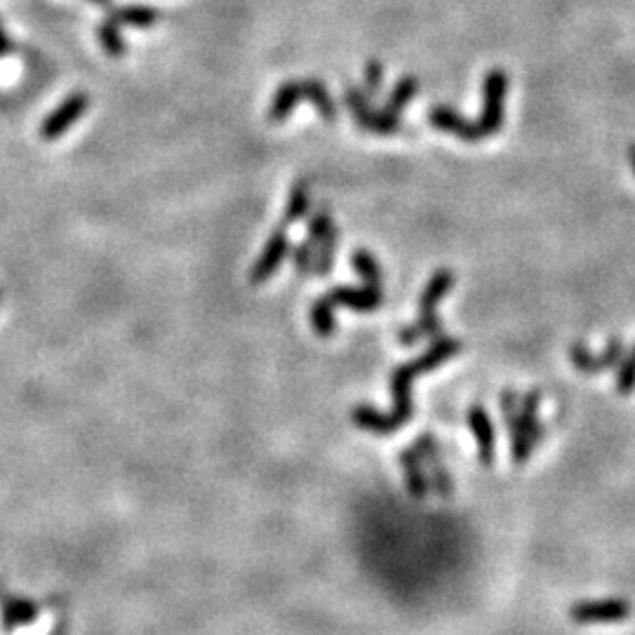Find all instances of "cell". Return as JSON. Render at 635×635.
<instances>
[{"label":"cell","instance_id":"obj_20","mask_svg":"<svg viewBox=\"0 0 635 635\" xmlns=\"http://www.w3.org/2000/svg\"><path fill=\"white\" fill-rule=\"evenodd\" d=\"M539 403H541V393L539 391H530L525 396H520V419H523L527 433H530L534 443H541L544 438V426L539 424L537 412H539Z\"/></svg>","mask_w":635,"mask_h":635},{"label":"cell","instance_id":"obj_26","mask_svg":"<svg viewBox=\"0 0 635 635\" xmlns=\"http://www.w3.org/2000/svg\"><path fill=\"white\" fill-rule=\"evenodd\" d=\"M381 85H384V64L379 59H370L365 66V95L367 99L379 97Z\"/></svg>","mask_w":635,"mask_h":635},{"label":"cell","instance_id":"obj_6","mask_svg":"<svg viewBox=\"0 0 635 635\" xmlns=\"http://www.w3.org/2000/svg\"><path fill=\"white\" fill-rule=\"evenodd\" d=\"M631 617V603L624 598H603V600H579L570 607V619L579 626H600V624H621Z\"/></svg>","mask_w":635,"mask_h":635},{"label":"cell","instance_id":"obj_2","mask_svg":"<svg viewBox=\"0 0 635 635\" xmlns=\"http://www.w3.org/2000/svg\"><path fill=\"white\" fill-rule=\"evenodd\" d=\"M299 102H311L320 113L325 123L337 120V102H334L330 90L323 80L318 78H304V80H287L280 85L269 106V120L271 123H285L294 106Z\"/></svg>","mask_w":635,"mask_h":635},{"label":"cell","instance_id":"obj_19","mask_svg":"<svg viewBox=\"0 0 635 635\" xmlns=\"http://www.w3.org/2000/svg\"><path fill=\"white\" fill-rule=\"evenodd\" d=\"M337 247H339V231L337 226L327 229V233L320 238V243L316 245V264H313V276H330L334 257H337Z\"/></svg>","mask_w":635,"mask_h":635},{"label":"cell","instance_id":"obj_4","mask_svg":"<svg viewBox=\"0 0 635 635\" xmlns=\"http://www.w3.org/2000/svg\"><path fill=\"white\" fill-rule=\"evenodd\" d=\"M508 92V76L501 69H490L483 78V111L476 120L483 139L497 135L504 125V102Z\"/></svg>","mask_w":635,"mask_h":635},{"label":"cell","instance_id":"obj_15","mask_svg":"<svg viewBox=\"0 0 635 635\" xmlns=\"http://www.w3.org/2000/svg\"><path fill=\"white\" fill-rule=\"evenodd\" d=\"M398 461H400V466H403L405 485H407V492H410V497H414V499L429 497V490H431L429 476H426L424 461H421L419 454L414 452V447H407V450L400 452Z\"/></svg>","mask_w":635,"mask_h":635},{"label":"cell","instance_id":"obj_28","mask_svg":"<svg viewBox=\"0 0 635 635\" xmlns=\"http://www.w3.org/2000/svg\"><path fill=\"white\" fill-rule=\"evenodd\" d=\"M628 160H631L633 175H635V144H631V146H628Z\"/></svg>","mask_w":635,"mask_h":635},{"label":"cell","instance_id":"obj_5","mask_svg":"<svg viewBox=\"0 0 635 635\" xmlns=\"http://www.w3.org/2000/svg\"><path fill=\"white\" fill-rule=\"evenodd\" d=\"M344 104L351 111L353 123L363 127L365 132H372V135H393V132H398L403 127V120L400 118H393L381 109H374L372 99H367L365 92L358 88L344 90Z\"/></svg>","mask_w":635,"mask_h":635},{"label":"cell","instance_id":"obj_27","mask_svg":"<svg viewBox=\"0 0 635 635\" xmlns=\"http://www.w3.org/2000/svg\"><path fill=\"white\" fill-rule=\"evenodd\" d=\"M12 50H15V43H12L8 33L0 29V57H8Z\"/></svg>","mask_w":635,"mask_h":635},{"label":"cell","instance_id":"obj_8","mask_svg":"<svg viewBox=\"0 0 635 635\" xmlns=\"http://www.w3.org/2000/svg\"><path fill=\"white\" fill-rule=\"evenodd\" d=\"M412 447L421 457V461H424L426 469L431 471L429 483L433 490H436L443 499L452 497L454 483H452V476L445 469L443 450H440V443L436 440V436H431V433H421V436L412 443Z\"/></svg>","mask_w":635,"mask_h":635},{"label":"cell","instance_id":"obj_29","mask_svg":"<svg viewBox=\"0 0 635 635\" xmlns=\"http://www.w3.org/2000/svg\"><path fill=\"white\" fill-rule=\"evenodd\" d=\"M90 3H95V5H104V8H111V0H90Z\"/></svg>","mask_w":635,"mask_h":635},{"label":"cell","instance_id":"obj_13","mask_svg":"<svg viewBox=\"0 0 635 635\" xmlns=\"http://www.w3.org/2000/svg\"><path fill=\"white\" fill-rule=\"evenodd\" d=\"M325 299L332 306H342V309H351L356 313H372L377 311L381 302H384V290L379 287H353V285H342V287H332L330 292L325 294Z\"/></svg>","mask_w":635,"mask_h":635},{"label":"cell","instance_id":"obj_12","mask_svg":"<svg viewBox=\"0 0 635 635\" xmlns=\"http://www.w3.org/2000/svg\"><path fill=\"white\" fill-rule=\"evenodd\" d=\"M426 120H429V125L436 127V130L447 132V135L457 137L461 139V142H471V144L483 142V135H480L476 120L464 118L461 113H457L445 104L431 106L429 113H426Z\"/></svg>","mask_w":635,"mask_h":635},{"label":"cell","instance_id":"obj_18","mask_svg":"<svg viewBox=\"0 0 635 635\" xmlns=\"http://www.w3.org/2000/svg\"><path fill=\"white\" fill-rule=\"evenodd\" d=\"M311 212V191H309V184L306 182H297L292 186V193L290 198H287V207L283 212V226L287 229V226L302 222V219H306V215Z\"/></svg>","mask_w":635,"mask_h":635},{"label":"cell","instance_id":"obj_25","mask_svg":"<svg viewBox=\"0 0 635 635\" xmlns=\"http://www.w3.org/2000/svg\"><path fill=\"white\" fill-rule=\"evenodd\" d=\"M292 262H294V271L299 273L302 278L313 276V264H316V247H313L309 240L299 243L292 250Z\"/></svg>","mask_w":635,"mask_h":635},{"label":"cell","instance_id":"obj_11","mask_svg":"<svg viewBox=\"0 0 635 635\" xmlns=\"http://www.w3.org/2000/svg\"><path fill=\"white\" fill-rule=\"evenodd\" d=\"M290 252H292V245H290V238H287L285 226H278V229L271 233V238L266 240L262 254H259V259L252 266L250 283L262 285L269 278H273V273L280 269V264L285 262V257Z\"/></svg>","mask_w":635,"mask_h":635},{"label":"cell","instance_id":"obj_23","mask_svg":"<svg viewBox=\"0 0 635 635\" xmlns=\"http://www.w3.org/2000/svg\"><path fill=\"white\" fill-rule=\"evenodd\" d=\"M97 36H99V43H102L106 55H111V57L125 55V50H127L125 38H123V33H120V26L113 24L111 19H104V22L99 24Z\"/></svg>","mask_w":635,"mask_h":635},{"label":"cell","instance_id":"obj_10","mask_svg":"<svg viewBox=\"0 0 635 635\" xmlns=\"http://www.w3.org/2000/svg\"><path fill=\"white\" fill-rule=\"evenodd\" d=\"M88 106L90 97L85 95V92H73V95L64 99V104H59L57 109L43 120V125H40V137H43L45 142H55V139L62 137L64 132L88 111Z\"/></svg>","mask_w":635,"mask_h":635},{"label":"cell","instance_id":"obj_9","mask_svg":"<svg viewBox=\"0 0 635 635\" xmlns=\"http://www.w3.org/2000/svg\"><path fill=\"white\" fill-rule=\"evenodd\" d=\"M624 356H626L624 339H610V344H607V349L600 353V356H596V353L588 349L584 342H574L570 349L572 365L584 374H600V372L612 370V367H617L621 363V358Z\"/></svg>","mask_w":635,"mask_h":635},{"label":"cell","instance_id":"obj_16","mask_svg":"<svg viewBox=\"0 0 635 635\" xmlns=\"http://www.w3.org/2000/svg\"><path fill=\"white\" fill-rule=\"evenodd\" d=\"M118 26H135V29H151L160 19V12L149 5H123V8H109V17Z\"/></svg>","mask_w":635,"mask_h":635},{"label":"cell","instance_id":"obj_7","mask_svg":"<svg viewBox=\"0 0 635 635\" xmlns=\"http://www.w3.org/2000/svg\"><path fill=\"white\" fill-rule=\"evenodd\" d=\"M501 414H504L506 429L511 431V459L516 466L530 461L532 450L537 447L530 433H527L523 419H520V396L516 391H504L499 400Z\"/></svg>","mask_w":635,"mask_h":635},{"label":"cell","instance_id":"obj_1","mask_svg":"<svg viewBox=\"0 0 635 635\" xmlns=\"http://www.w3.org/2000/svg\"><path fill=\"white\" fill-rule=\"evenodd\" d=\"M461 353V342L457 337H440L433 339V344L421 353L419 358L410 360V363L400 365L398 370H393L391 374V396H393V410L389 414L377 412L370 405H358L356 410L351 412L353 424L358 429H365L370 433H379V436H389V433H396L403 429L407 421L412 419L414 414V403H412V381L421 377V374L433 372L436 367H440L447 360L459 356Z\"/></svg>","mask_w":635,"mask_h":635},{"label":"cell","instance_id":"obj_22","mask_svg":"<svg viewBox=\"0 0 635 635\" xmlns=\"http://www.w3.org/2000/svg\"><path fill=\"white\" fill-rule=\"evenodd\" d=\"M309 318H311L313 332H316L318 337H332L334 330H337V320H334V306L327 302L325 297H320V299H316V302H313Z\"/></svg>","mask_w":635,"mask_h":635},{"label":"cell","instance_id":"obj_14","mask_svg":"<svg viewBox=\"0 0 635 635\" xmlns=\"http://www.w3.org/2000/svg\"><path fill=\"white\" fill-rule=\"evenodd\" d=\"M469 426L476 436L478 443V457L483 466L494 464V454H497V438H494V424L490 414L483 405H473L469 410Z\"/></svg>","mask_w":635,"mask_h":635},{"label":"cell","instance_id":"obj_21","mask_svg":"<svg viewBox=\"0 0 635 635\" xmlns=\"http://www.w3.org/2000/svg\"><path fill=\"white\" fill-rule=\"evenodd\" d=\"M351 264H353V271L363 278L365 285L379 287L381 290V285H384V276H381V266L374 254H370L367 250H356L351 254Z\"/></svg>","mask_w":635,"mask_h":635},{"label":"cell","instance_id":"obj_3","mask_svg":"<svg viewBox=\"0 0 635 635\" xmlns=\"http://www.w3.org/2000/svg\"><path fill=\"white\" fill-rule=\"evenodd\" d=\"M454 287V273L447 269H440L431 276L429 283H426L424 292L419 297V320L417 323L403 327L398 332V339L403 346H414L421 339H436L443 334V323L438 318V304L440 299L445 297Z\"/></svg>","mask_w":635,"mask_h":635},{"label":"cell","instance_id":"obj_17","mask_svg":"<svg viewBox=\"0 0 635 635\" xmlns=\"http://www.w3.org/2000/svg\"><path fill=\"white\" fill-rule=\"evenodd\" d=\"M419 88H421V83H419L417 76H403L396 83V88L391 90V95H389V99H386V104L381 106V111L389 113V116H393V118H400V113L405 111V106L419 95Z\"/></svg>","mask_w":635,"mask_h":635},{"label":"cell","instance_id":"obj_24","mask_svg":"<svg viewBox=\"0 0 635 635\" xmlns=\"http://www.w3.org/2000/svg\"><path fill=\"white\" fill-rule=\"evenodd\" d=\"M635 391V346L617 365V393L628 396Z\"/></svg>","mask_w":635,"mask_h":635},{"label":"cell","instance_id":"obj_30","mask_svg":"<svg viewBox=\"0 0 635 635\" xmlns=\"http://www.w3.org/2000/svg\"><path fill=\"white\" fill-rule=\"evenodd\" d=\"M0 29H3V22H0Z\"/></svg>","mask_w":635,"mask_h":635}]
</instances>
